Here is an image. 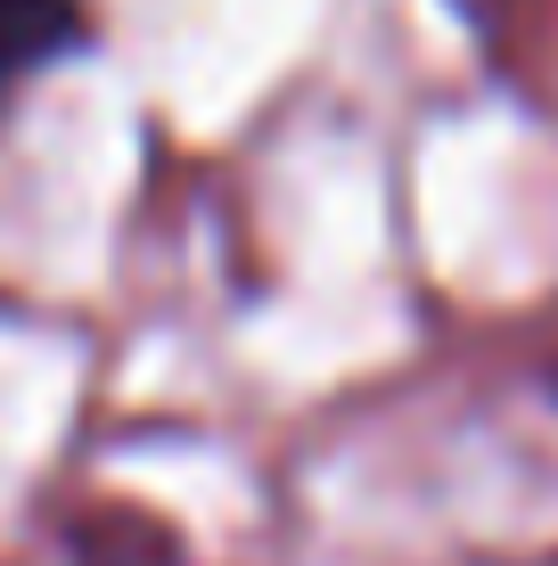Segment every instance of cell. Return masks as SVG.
<instances>
[{"label": "cell", "instance_id": "obj_1", "mask_svg": "<svg viewBox=\"0 0 558 566\" xmlns=\"http://www.w3.org/2000/svg\"><path fill=\"white\" fill-rule=\"evenodd\" d=\"M83 42V0H0V83L57 66Z\"/></svg>", "mask_w": 558, "mask_h": 566}]
</instances>
